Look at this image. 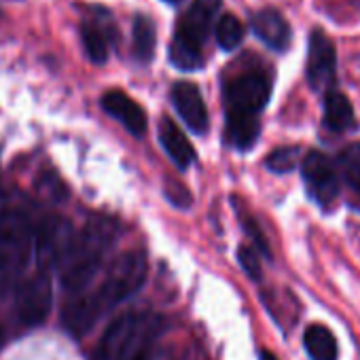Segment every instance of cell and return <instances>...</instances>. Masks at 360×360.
<instances>
[{"label": "cell", "instance_id": "6da1fadb", "mask_svg": "<svg viewBox=\"0 0 360 360\" xmlns=\"http://www.w3.org/2000/svg\"><path fill=\"white\" fill-rule=\"evenodd\" d=\"M146 271H148V263L144 252L129 250L117 257L108 265L104 280L100 282L98 288L89 292L87 290L75 292L66 301L62 309L64 328L75 337H83L85 333H89L104 314H108L110 309H115L119 303L127 301L131 295H136L142 288L146 280Z\"/></svg>", "mask_w": 360, "mask_h": 360}, {"label": "cell", "instance_id": "7a4b0ae2", "mask_svg": "<svg viewBox=\"0 0 360 360\" xmlns=\"http://www.w3.org/2000/svg\"><path fill=\"white\" fill-rule=\"evenodd\" d=\"M117 238V227L108 219H91L81 233H75L70 250L62 263V286L75 295L85 290L104 265Z\"/></svg>", "mask_w": 360, "mask_h": 360}, {"label": "cell", "instance_id": "3957f363", "mask_svg": "<svg viewBox=\"0 0 360 360\" xmlns=\"http://www.w3.org/2000/svg\"><path fill=\"white\" fill-rule=\"evenodd\" d=\"M34 236L22 212L0 214V297L18 288L32 257Z\"/></svg>", "mask_w": 360, "mask_h": 360}, {"label": "cell", "instance_id": "277c9868", "mask_svg": "<svg viewBox=\"0 0 360 360\" xmlns=\"http://www.w3.org/2000/svg\"><path fill=\"white\" fill-rule=\"evenodd\" d=\"M223 0H193L191 9L176 26L169 47V60L180 70H198L204 64L202 47L210 34L212 22Z\"/></svg>", "mask_w": 360, "mask_h": 360}, {"label": "cell", "instance_id": "5b68a950", "mask_svg": "<svg viewBox=\"0 0 360 360\" xmlns=\"http://www.w3.org/2000/svg\"><path fill=\"white\" fill-rule=\"evenodd\" d=\"M15 292V316L24 326H39L47 320L53 303L51 280L47 271H39L20 282Z\"/></svg>", "mask_w": 360, "mask_h": 360}, {"label": "cell", "instance_id": "8992f818", "mask_svg": "<svg viewBox=\"0 0 360 360\" xmlns=\"http://www.w3.org/2000/svg\"><path fill=\"white\" fill-rule=\"evenodd\" d=\"M75 240V231L72 225L62 219V217H51L47 219L34 240V255H37V263L41 267V271H51L56 267H62L70 244Z\"/></svg>", "mask_w": 360, "mask_h": 360}, {"label": "cell", "instance_id": "52a82bcc", "mask_svg": "<svg viewBox=\"0 0 360 360\" xmlns=\"http://www.w3.org/2000/svg\"><path fill=\"white\" fill-rule=\"evenodd\" d=\"M303 183L307 187V195L322 208H328L339 195V176L324 153L311 150L301 161Z\"/></svg>", "mask_w": 360, "mask_h": 360}, {"label": "cell", "instance_id": "ba28073f", "mask_svg": "<svg viewBox=\"0 0 360 360\" xmlns=\"http://www.w3.org/2000/svg\"><path fill=\"white\" fill-rule=\"evenodd\" d=\"M271 96V83L261 72H246L233 79L225 89V100L229 110H242L259 115Z\"/></svg>", "mask_w": 360, "mask_h": 360}, {"label": "cell", "instance_id": "9c48e42d", "mask_svg": "<svg viewBox=\"0 0 360 360\" xmlns=\"http://www.w3.org/2000/svg\"><path fill=\"white\" fill-rule=\"evenodd\" d=\"M337 77V56L335 45L326 39L322 30H314L307 49V83L316 94L328 91Z\"/></svg>", "mask_w": 360, "mask_h": 360}, {"label": "cell", "instance_id": "30bf717a", "mask_svg": "<svg viewBox=\"0 0 360 360\" xmlns=\"http://www.w3.org/2000/svg\"><path fill=\"white\" fill-rule=\"evenodd\" d=\"M161 333H163V320L159 316L136 314L134 326L123 343L119 360H153Z\"/></svg>", "mask_w": 360, "mask_h": 360}, {"label": "cell", "instance_id": "8fae6325", "mask_svg": "<svg viewBox=\"0 0 360 360\" xmlns=\"http://www.w3.org/2000/svg\"><path fill=\"white\" fill-rule=\"evenodd\" d=\"M172 102L191 131L195 134L208 131V108L204 104L200 89L193 83H176L172 89Z\"/></svg>", "mask_w": 360, "mask_h": 360}, {"label": "cell", "instance_id": "7c38bea8", "mask_svg": "<svg viewBox=\"0 0 360 360\" xmlns=\"http://www.w3.org/2000/svg\"><path fill=\"white\" fill-rule=\"evenodd\" d=\"M102 108L110 117H115L131 136H136V138H142L144 136V131H146V112L127 94L117 91V89L106 91L102 96Z\"/></svg>", "mask_w": 360, "mask_h": 360}, {"label": "cell", "instance_id": "4fadbf2b", "mask_svg": "<svg viewBox=\"0 0 360 360\" xmlns=\"http://www.w3.org/2000/svg\"><path fill=\"white\" fill-rule=\"evenodd\" d=\"M252 30L274 51H286L290 45V26L276 9H263L255 13Z\"/></svg>", "mask_w": 360, "mask_h": 360}, {"label": "cell", "instance_id": "5bb4252c", "mask_svg": "<svg viewBox=\"0 0 360 360\" xmlns=\"http://www.w3.org/2000/svg\"><path fill=\"white\" fill-rule=\"evenodd\" d=\"M159 140H161V146L165 148L167 157L180 169H187L193 165V161H195L193 144L187 140V136L183 131L178 129V125L174 121H169L167 117H163L159 123Z\"/></svg>", "mask_w": 360, "mask_h": 360}, {"label": "cell", "instance_id": "9a60e30c", "mask_svg": "<svg viewBox=\"0 0 360 360\" xmlns=\"http://www.w3.org/2000/svg\"><path fill=\"white\" fill-rule=\"evenodd\" d=\"M134 320H136V314H123V316L115 318L106 326V330L100 337L98 345L94 347L89 360H119L123 343L134 326Z\"/></svg>", "mask_w": 360, "mask_h": 360}, {"label": "cell", "instance_id": "2e32d148", "mask_svg": "<svg viewBox=\"0 0 360 360\" xmlns=\"http://www.w3.org/2000/svg\"><path fill=\"white\" fill-rule=\"evenodd\" d=\"M259 134H261V123L257 115L227 108V140L231 146L240 150H248L250 146H255Z\"/></svg>", "mask_w": 360, "mask_h": 360}, {"label": "cell", "instance_id": "e0dca14e", "mask_svg": "<svg viewBox=\"0 0 360 360\" xmlns=\"http://www.w3.org/2000/svg\"><path fill=\"white\" fill-rule=\"evenodd\" d=\"M303 345L311 360H337V339L324 324H309L303 333Z\"/></svg>", "mask_w": 360, "mask_h": 360}, {"label": "cell", "instance_id": "ac0fdd59", "mask_svg": "<svg viewBox=\"0 0 360 360\" xmlns=\"http://www.w3.org/2000/svg\"><path fill=\"white\" fill-rule=\"evenodd\" d=\"M324 125L337 134L354 127V106L343 94H339V91L326 94V98H324Z\"/></svg>", "mask_w": 360, "mask_h": 360}, {"label": "cell", "instance_id": "d6986e66", "mask_svg": "<svg viewBox=\"0 0 360 360\" xmlns=\"http://www.w3.org/2000/svg\"><path fill=\"white\" fill-rule=\"evenodd\" d=\"M343 183L352 193V204L360 208V142L345 146L339 155Z\"/></svg>", "mask_w": 360, "mask_h": 360}, {"label": "cell", "instance_id": "ffe728a7", "mask_svg": "<svg viewBox=\"0 0 360 360\" xmlns=\"http://www.w3.org/2000/svg\"><path fill=\"white\" fill-rule=\"evenodd\" d=\"M155 45H157V39H155V26L150 24V20L144 15L136 18L134 20V56H136V60L142 64H148L153 60Z\"/></svg>", "mask_w": 360, "mask_h": 360}, {"label": "cell", "instance_id": "44dd1931", "mask_svg": "<svg viewBox=\"0 0 360 360\" xmlns=\"http://www.w3.org/2000/svg\"><path fill=\"white\" fill-rule=\"evenodd\" d=\"M81 41H83L87 58L94 64H104L108 60V34L100 26L85 22L81 26Z\"/></svg>", "mask_w": 360, "mask_h": 360}, {"label": "cell", "instance_id": "7402d4cb", "mask_svg": "<svg viewBox=\"0 0 360 360\" xmlns=\"http://www.w3.org/2000/svg\"><path fill=\"white\" fill-rule=\"evenodd\" d=\"M217 41H219V45L225 51H233L244 41V26H242V22L236 15H231V13L223 15L219 20V24H217Z\"/></svg>", "mask_w": 360, "mask_h": 360}, {"label": "cell", "instance_id": "603a6c76", "mask_svg": "<svg viewBox=\"0 0 360 360\" xmlns=\"http://www.w3.org/2000/svg\"><path fill=\"white\" fill-rule=\"evenodd\" d=\"M299 155H301L299 146H280V148L269 153V157L265 159V165L269 172L288 174L299 165Z\"/></svg>", "mask_w": 360, "mask_h": 360}, {"label": "cell", "instance_id": "cb8c5ba5", "mask_svg": "<svg viewBox=\"0 0 360 360\" xmlns=\"http://www.w3.org/2000/svg\"><path fill=\"white\" fill-rule=\"evenodd\" d=\"M165 198L176 206V208H189L193 204V198L189 193V189L178 183V180H165Z\"/></svg>", "mask_w": 360, "mask_h": 360}, {"label": "cell", "instance_id": "d4e9b609", "mask_svg": "<svg viewBox=\"0 0 360 360\" xmlns=\"http://www.w3.org/2000/svg\"><path fill=\"white\" fill-rule=\"evenodd\" d=\"M238 259H240V265L244 267V271H246L252 280H261V261H259V255H257L255 248L242 246L240 252H238Z\"/></svg>", "mask_w": 360, "mask_h": 360}, {"label": "cell", "instance_id": "484cf974", "mask_svg": "<svg viewBox=\"0 0 360 360\" xmlns=\"http://www.w3.org/2000/svg\"><path fill=\"white\" fill-rule=\"evenodd\" d=\"M259 360H278V356H276L274 352H269V349H261Z\"/></svg>", "mask_w": 360, "mask_h": 360}, {"label": "cell", "instance_id": "4316f807", "mask_svg": "<svg viewBox=\"0 0 360 360\" xmlns=\"http://www.w3.org/2000/svg\"><path fill=\"white\" fill-rule=\"evenodd\" d=\"M165 3H178V0H165Z\"/></svg>", "mask_w": 360, "mask_h": 360}]
</instances>
